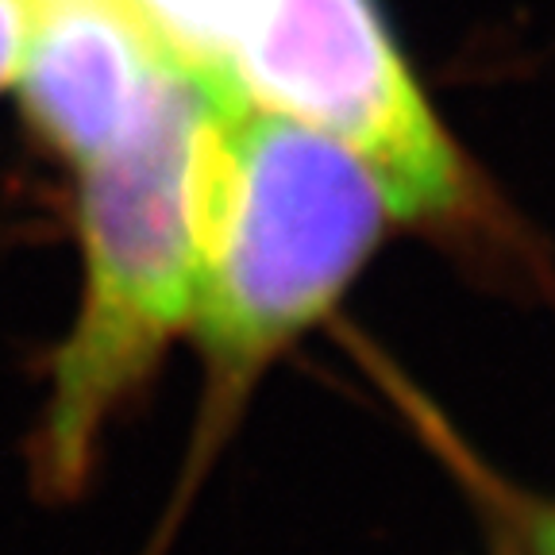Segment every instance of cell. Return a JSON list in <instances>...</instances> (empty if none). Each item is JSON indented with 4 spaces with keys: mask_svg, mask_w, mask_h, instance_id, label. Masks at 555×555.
Segmentation results:
<instances>
[{
    "mask_svg": "<svg viewBox=\"0 0 555 555\" xmlns=\"http://www.w3.org/2000/svg\"><path fill=\"white\" fill-rule=\"evenodd\" d=\"M393 220L344 143L251 104L224 108V173L193 336L212 378L243 386L336 305Z\"/></svg>",
    "mask_w": 555,
    "mask_h": 555,
    "instance_id": "2",
    "label": "cell"
},
{
    "mask_svg": "<svg viewBox=\"0 0 555 555\" xmlns=\"http://www.w3.org/2000/svg\"><path fill=\"white\" fill-rule=\"evenodd\" d=\"M31 0H0V89H9L20 78L27 39H31Z\"/></svg>",
    "mask_w": 555,
    "mask_h": 555,
    "instance_id": "6",
    "label": "cell"
},
{
    "mask_svg": "<svg viewBox=\"0 0 555 555\" xmlns=\"http://www.w3.org/2000/svg\"><path fill=\"white\" fill-rule=\"evenodd\" d=\"M31 4H43V0H31Z\"/></svg>",
    "mask_w": 555,
    "mask_h": 555,
    "instance_id": "8",
    "label": "cell"
},
{
    "mask_svg": "<svg viewBox=\"0 0 555 555\" xmlns=\"http://www.w3.org/2000/svg\"><path fill=\"white\" fill-rule=\"evenodd\" d=\"M235 96L344 143L401 220H460L470 178L371 0H259L232 62Z\"/></svg>",
    "mask_w": 555,
    "mask_h": 555,
    "instance_id": "3",
    "label": "cell"
},
{
    "mask_svg": "<svg viewBox=\"0 0 555 555\" xmlns=\"http://www.w3.org/2000/svg\"><path fill=\"white\" fill-rule=\"evenodd\" d=\"M513 532L520 537L525 555H555V505L513 498L509 502Z\"/></svg>",
    "mask_w": 555,
    "mask_h": 555,
    "instance_id": "7",
    "label": "cell"
},
{
    "mask_svg": "<svg viewBox=\"0 0 555 555\" xmlns=\"http://www.w3.org/2000/svg\"><path fill=\"white\" fill-rule=\"evenodd\" d=\"M170 69L124 0H43L16 81L35 135L86 170L128 139Z\"/></svg>",
    "mask_w": 555,
    "mask_h": 555,
    "instance_id": "4",
    "label": "cell"
},
{
    "mask_svg": "<svg viewBox=\"0 0 555 555\" xmlns=\"http://www.w3.org/2000/svg\"><path fill=\"white\" fill-rule=\"evenodd\" d=\"M163 59L190 78L212 104H243L232 86V62L259 0H124Z\"/></svg>",
    "mask_w": 555,
    "mask_h": 555,
    "instance_id": "5",
    "label": "cell"
},
{
    "mask_svg": "<svg viewBox=\"0 0 555 555\" xmlns=\"http://www.w3.org/2000/svg\"><path fill=\"white\" fill-rule=\"evenodd\" d=\"M224 173V108L170 78L120 147L81 170L78 317L31 436L39 494H81L104 428L193 328Z\"/></svg>",
    "mask_w": 555,
    "mask_h": 555,
    "instance_id": "1",
    "label": "cell"
}]
</instances>
